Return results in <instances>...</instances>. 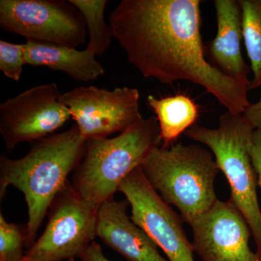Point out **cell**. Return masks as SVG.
Here are the masks:
<instances>
[{
	"label": "cell",
	"mask_w": 261,
	"mask_h": 261,
	"mask_svg": "<svg viewBox=\"0 0 261 261\" xmlns=\"http://www.w3.org/2000/svg\"><path fill=\"white\" fill-rule=\"evenodd\" d=\"M147 101L157 116L163 147H169L176 143L182 134L195 125L199 116L197 105L185 94L161 99L149 95Z\"/></svg>",
	"instance_id": "9a60e30c"
},
{
	"label": "cell",
	"mask_w": 261,
	"mask_h": 261,
	"mask_svg": "<svg viewBox=\"0 0 261 261\" xmlns=\"http://www.w3.org/2000/svg\"><path fill=\"white\" fill-rule=\"evenodd\" d=\"M25 58L27 65L45 66L60 70L70 78L82 82L96 80L104 74L102 65L90 51L75 48L27 41Z\"/></svg>",
	"instance_id": "5bb4252c"
},
{
	"label": "cell",
	"mask_w": 261,
	"mask_h": 261,
	"mask_svg": "<svg viewBox=\"0 0 261 261\" xmlns=\"http://www.w3.org/2000/svg\"><path fill=\"white\" fill-rule=\"evenodd\" d=\"M61 94L56 83L42 84L0 105V133L7 150L53 135L71 118Z\"/></svg>",
	"instance_id": "30bf717a"
},
{
	"label": "cell",
	"mask_w": 261,
	"mask_h": 261,
	"mask_svg": "<svg viewBox=\"0 0 261 261\" xmlns=\"http://www.w3.org/2000/svg\"><path fill=\"white\" fill-rule=\"evenodd\" d=\"M44 232L25 254L30 261H61L79 256L97 237L98 208L69 181L48 212Z\"/></svg>",
	"instance_id": "8992f818"
},
{
	"label": "cell",
	"mask_w": 261,
	"mask_h": 261,
	"mask_svg": "<svg viewBox=\"0 0 261 261\" xmlns=\"http://www.w3.org/2000/svg\"><path fill=\"white\" fill-rule=\"evenodd\" d=\"M243 41L250 59L252 78L249 90L261 87V0H239Z\"/></svg>",
	"instance_id": "2e32d148"
},
{
	"label": "cell",
	"mask_w": 261,
	"mask_h": 261,
	"mask_svg": "<svg viewBox=\"0 0 261 261\" xmlns=\"http://www.w3.org/2000/svg\"><path fill=\"white\" fill-rule=\"evenodd\" d=\"M23 261H30L29 260H27V259H25V257H24ZM68 261H75V257H73V258H70L69 260H68Z\"/></svg>",
	"instance_id": "603a6c76"
},
{
	"label": "cell",
	"mask_w": 261,
	"mask_h": 261,
	"mask_svg": "<svg viewBox=\"0 0 261 261\" xmlns=\"http://www.w3.org/2000/svg\"><path fill=\"white\" fill-rule=\"evenodd\" d=\"M0 27L27 41L75 49L88 34L83 15L68 0H1Z\"/></svg>",
	"instance_id": "52a82bcc"
},
{
	"label": "cell",
	"mask_w": 261,
	"mask_h": 261,
	"mask_svg": "<svg viewBox=\"0 0 261 261\" xmlns=\"http://www.w3.org/2000/svg\"><path fill=\"white\" fill-rule=\"evenodd\" d=\"M129 202L111 199L98 209L97 237L127 261H168L127 214Z\"/></svg>",
	"instance_id": "7c38bea8"
},
{
	"label": "cell",
	"mask_w": 261,
	"mask_h": 261,
	"mask_svg": "<svg viewBox=\"0 0 261 261\" xmlns=\"http://www.w3.org/2000/svg\"><path fill=\"white\" fill-rule=\"evenodd\" d=\"M87 140L76 125L33 142L21 159L0 157V195L13 186L23 194L28 207L27 245L34 243L43 220L53 201L68 184L85 153Z\"/></svg>",
	"instance_id": "7a4b0ae2"
},
{
	"label": "cell",
	"mask_w": 261,
	"mask_h": 261,
	"mask_svg": "<svg viewBox=\"0 0 261 261\" xmlns=\"http://www.w3.org/2000/svg\"><path fill=\"white\" fill-rule=\"evenodd\" d=\"M190 226L194 251L202 261H261L249 245L250 226L230 200H218Z\"/></svg>",
	"instance_id": "8fae6325"
},
{
	"label": "cell",
	"mask_w": 261,
	"mask_h": 261,
	"mask_svg": "<svg viewBox=\"0 0 261 261\" xmlns=\"http://www.w3.org/2000/svg\"><path fill=\"white\" fill-rule=\"evenodd\" d=\"M70 4L83 15L89 43L86 49L94 56L105 53L111 43L113 37L112 29L105 20V10L108 5L107 0H68Z\"/></svg>",
	"instance_id": "e0dca14e"
},
{
	"label": "cell",
	"mask_w": 261,
	"mask_h": 261,
	"mask_svg": "<svg viewBox=\"0 0 261 261\" xmlns=\"http://www.w3.org/2000/svg\"><path fill=\"white\" fill-rule=\"evenodd\" d=\"M141 169L161 198L176 207L190 226L219 200L214 186L220 170L211 150L200 145L159 146Z\"/></svg>",
	"instance_id": "3957f363"
},
{
	"label": "cell",
	"mask_w": 261,
	"mask_h": 261,
	"mask_svg": "<svg viewBox=\"0 0 261 261\" xmlns=\"http://www.w3.org/2000/svg\"><path fill=\"white\" fill-rule=\"evenodd\" d=\"M161 143L159 122L154 116L142 118L113 138L87 141L85 153L74 171L72 185L99 209L113 199L123 180L140 167Z\"/></svg>",
	"instance_id": "277c9868"
},
{
	"label": "cell",
	"mask_w": 261,
	"mask_h": 261,
	"mask_svg": "<svg viewBox=\"0 0 261 261\" xmlns=\"http://www.w3.org/2000/svg\"><path fill=\"white\" fill-rule=\"evenodd\" d=\"M27 65L24 44L0 41V70L15 82L20 80L23 65Z\"/></svg>",
	"instance_id": "d6986e66"
},
{
	"label": "cell",
	"mask_w": 261,
	"mask_h": 261,
	"mask_svg": "<svg viewBox=\"0 0 261 261\" xmlns=\"http://www.w3.org/2000/svg\"><path fill=\"white\" fill-rule=\"evenodd\" d=\"M243 115L255 130H261V96L256 102L250 103Z\"/></svg>",
	"instance_id": "7402d4cb"
},
{
	"label": "cell",
	"mask_w": 261,
	"mask_h": 261,
	"mask_svg": "<svg viewBox=\"0 0 261 261\" xmlns=\"http://www.w3.org/2000/svg\"><path fill=\"white\" fill-rule=\"evenodd\" d=\"M118 191L129 202L130 219L163 250L168 261H194L193 245L187 239L181 215L151 186L141 166L123 180Z\"/></svg>",
	"instance_id": "9c48e42d"
},
{
	"label": "cell",
	"mask_w": 261,
	"mask_h": 261,
	"mask_svg": "<svg viewBox=\"0 0 261 261\" xmlns=\"http://www.w3.org/2000/svg\"><path fill=\"white\" fill-rule=\"evenodd\" d=\"M255 128L243 114L226 112L217 128L194 125L185 132L189 139L205 145L214 154L229 185V200L251 229L261 260V211L257 197V175L250 155Z\"/></svg>",
	"instance_id": "5b68a950"
},
{
	"label": "cell",
	"mask_w": 261,
	"mask_h": 261,
	"mask_svg": "<svg viewBox=\"0 0 261 261\" xmlns=\"http://www.w3.org/2000/svg\"><path fill=\"white\" fill-rule=\"evenodd\" d=\"M82 261H112L106 257L99 244L93 241L78 256Z\"/></svg>",
	"instance_id": "44dd1931"
},
{
	"label": "cell",
	"mask_w": 261,
	"mask_h": 261,
	"mask_svg": "<svg viewBox=\"0 0 261 261\" xmlns=\"http://www.w3.org/2000/svg\"><path fill=\"white\" fill-rule=\"evenodd\" d=\"M217 33L208 44L214 66L238 82L250 84L249 70L242 53L243 40L239 0H215Z\"/></svg>",
	"instance_id": "4fadbf2b"
},
{
	"label": "cell",
	"mask_w": 261,
	"mask_h": 261,
	"mask_svg": "<svg viewBox=\"0 0 261 261\" xmlns=\"http://www.w3.org/2000/svg\"><path fill=\"white\" fill-rule=\"evenodd\" d=\"M200 0H122L109 15L113 37L145 78L200 86L228 112L250 106L249 84L207 61L201 36Z\"/></svg>",
	"instance_id": "6da1fadb"
},
{
	"label": "cell",
	"mask_w": 261,
	"mask_h": 261,
	"mask_svg": "<svg viewBox=\"0 0 261 261\" xmlns=\"http://www.w3.org/2000/svg\"><path fill=\"white\" fill-rule=\"evenodd\" d=\"M27 239V228L8 222L0 214V261H23Z\"/></svg>",
	"instance_id": "ac0fdd59"
},
{
	"label": "cell",
	"mask_w": 261,
	"mask_h": 261,
	"mask_svg": "<svg viewBox=\"0 0 261 261\" xmlns=\"http://www.w3.org/2000/svg\"><path fill=\"white\" fill-rule=\"evenodd\" d=\"M138 89L113 90L94 86L80 87L62 93L60 101L70 111L81 135L88 141L122 133L142 119Z\"/></svg>",
	"instance_id": "ba28073f"
},
{
	"label": "cell",
	"mask_w": 261,
	"mask_h": 261,
	"mask_svg": "<svg viewBox=\"0 0 261 261\" xmlns=\"http://www.w3.org/2000/svg\"><path fill=\"white\" fill-rule=\"evenodd\" d=\"M249 151L252 166L256 173L257 185L261 189V130L254 132Z\"/></svg>",
	"instance_id": "ffe728a7"
}]
</instances>
